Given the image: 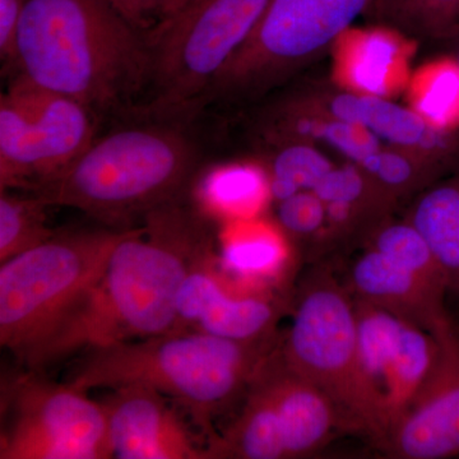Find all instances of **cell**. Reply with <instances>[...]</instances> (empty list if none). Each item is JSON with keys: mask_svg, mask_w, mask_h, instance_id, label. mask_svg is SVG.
Here are the masks:
<instances>
[{"mask_svg": "<svg viewBox=\"0 0 459 459\" xmlns=\"http://www.w3.org/2000/svg\"><path fill=\"white\" fill-rule=\"evenodd\" d=\"M210 243L184 198L147 213L20 361L39 373L78 352L172 333L181 285Z\"/></svg>", "mask_w": 459, "mask_h": 459, "instance_id": "6da1fadb", "label": "cell"}, {"mask_svg": "<svg viewBox=\"0 0 459 459\" xmlns=\"http://www.w3.org/2000/svg\"><path fill=\"white\" fill-rule=\"evenodd\" d=\"M14 74L96 115L134 111L150 89L152 45L108 0H26Z\"/></svg>", "mask_w": 459, "mask_h": 459, "instance_id": "7a4b0ae2", "label": "cell"}, {"mask_svg": "<svg viewBox=\"0 0 459 459\" xmlns=\"http://www.w3.org/2000/svg\"><path fill=\"white\" fill-rule=\"evenodd\" d=\"M184 120L138 117L96 135L82 155L33 195L82 211L113 229H129L156 208L186 198L202 164Z\"/></svg>", "mask_w": 459, "mask_h": 459, "instance_id": "3957f363", "label": "cell"}, {"mask_svg": "<svg viewBox=\"0 0 459 459\" xmlns=\"http://www.w3.org/2000/svg\"><path fill=\"white\" fill-rule=\"evenodd\" d=\"M276 347L199 333L172 332L90 350L78 360L69 385L90 389L143 385L179 402L204 429L229 409Z\"/></svg>", "mask_w": 459, "mask_h": 459, "instance_id": "277c9868", "label": "cell"}, {"mask_svg": "<svg viewBox=\"0 0 459 459\" xmlns=\"http://www.w3.org/2000/svg\"><path fill=\"white\" fill-rule=\"evenodd\" d=\"M271 0H186L152 40V75L138 117L190 122Z\"/></svg>", "mask_w": 459, "mask_h": 459, "instance_id": "5b68a950", "label": "cell"}, {"mask_svg": "<svg viewBox=\"0 0 459 459\" xmlns=\"http://www.w3.org/2000/svg\"><path fill=\"white\" fill-rule=\"evenodd\" d=\"M373 3L271 0L258 25L205 92L199 111L262 99L336 44Z\"/></svg>", "mask_w": 459, "mask_h": 459, "instance_id": "8992f818", "label": "cell"}, {"mask_svg": "<svg viewBox=\"0 0 459 459\" xmlns=\"http://www.w3.org/2000/svg\"><path fill=\"white\" fill-rule=\"evenodd\" d=\"M128 229L56 232L0 267V344L21 360L99 276Z\"/></svg>", "mask_w": 459, "mask_h": 459, "instance_id": "52a82bcc", "label": "cell"}, {"mask_svg": "<svg viewBox=\"0 0 459 459\" xmlns=\"http://www.w3.org/2000/svg\"><path fill=\"white\" fill-rule=\"evenodd\" d=\"M290 369L333 401L349 429L377 440V424L362 385L355 299L328 272L307 281L296 301L291 328L280 343Z\"/></svg>", "mask_w": 459, "mask_h": 459, "instance_id": "ba28073f", "label": "cell"}, {"mask_svg": "<svg viewBox=\"0 0 459 459\" xmlns=\"http://www.w3.org/2000/svg\"><path fill=\"white\" fill-rule=\"evenodd\" d=\"M98 115L77 100L12 74L0 98V190L35 193L96 138Z\"/></svg>", "mask_w": 459, "mask_h": 459, "instance_id": "9c48e42d", "label": "cell"}, {"mask_svg": "<svg viewBox=\"0 0 459 459\" xmlns=\"http://www.w3.org/2000/svg\"><path fill=\"white\" fill-rule=\"evenodd\" d=\"M3 386L0 459L113 458L107 412L86 391L36 371Z\"/></svg>", "mask_w": 459, "mask_h": 459, "instance_id": "30bf717a", "label": "cell"}, {"mask_svg": "<svg viewBox=\"0 0 459 459\" xmlns=\"http://www.w3.org/2000/svg\"><path fill=\"white\" fill-rule=\"evenodd\" d=\"M355 309L359 368L380 446L430 373L439 342L430 332L367 301L355 299Z\"/></svg>", "mask_w": 459, "mask_h": 459, "instance_id": "8fae6325", "label": "cell"}, {"mask_svg": "<svg viewBox=\"0 0 459 459\" xmlns=\"http://www.w3.org/2000/svg\"><path fill=\"white\" fill-rule=\"evenodd\" d=\"M431 334L439 342L437 360L380 446L392 457L443 459L459 455V333L448 319Z\"/></svg>", "mask_w": 459, "mask_h": 459, "instance_id": "7c38bea8", "label": "cell"}, {"mask_svg": "<svg viewBox=\"0 0 459 459\" xmlns=\"http://www.w3.org/2000/svg\"><path fill=\"white\" fill-rule=\"evenodd\" d=\"M277 101L301 113L358 124L388 146L412 151L444 169L458 159L457 131L434 126L412 108L386 98L344 91L305 90L287 93Z\"/></svg>", "mask_w": 459, "mask_h": 459, "instance_id": "4fadbf2b", "label": "cell"}, {"mask_svg": "<svg viewBox=\"0 0 459 459\" xmlns=\"http://www.w3.org/2000/svg\"><path fill=\"white\" fill-rule=\"evenodd\" d=\"M212 252L202 256L178 296L175 332H199L238 342L274 341L282 305L265 294L229 291Z\"/></svg>", "mask_w": 459, "mask_h": 459, "instance_id": "5bb4252c", "label": "cell"}, {"mask_svg": "<svg viewBox=\"0 0 459 459\" xmlns=\"http://www.w3.org/2000/svg\"><path fill=\"white\" fill-rule=\"evenodd\" d=\"M101 403L113 458H208L207 449L195 446L188 429L159 392L143 385L119 386Z\"/></svg>", "mask_w": 459, "mask_h": 459, "instance_id": "9a60e30c", "label": "cell"}, {"mask_svg": "<svg viewBox=\"0 0 459 459\" xmlns=\"http://www.w3.org/2000/svg\"><path fill=\"white\" fill-rule=\"evenodd\" d=\"M250 383L271 402L289 458L312 455L331 440L338 428H349L333 401L290 369L277 346L263 360Z\"/></svg>", "mask_w": 459, "mask_h": 459, "instance_id": "2e32d148", "label": "cell"}, {"mask_svg": "<svg viewBox=\"0 0 459 459\" xmlns=\"http://www.w3.org/2000/svg\"><path fill=\"white\" fill-rule=\"evenodd\" d=\"M349 290L353 298L409 320L430 333L451 319L444 307V292L369 247L350 267Z\"/></svg>", "mask_w": 459, "mask_h": 459, "instance_id": "e0dca14e", "label": "cell"}, {"mask_svg": "<svg viewBox=\"0 0 459 459\" xmlns=\"http://www.w3.org/2000/svg\"><path fill=\"white\" fill-rule=\"evenodd\" d=\"M401 33L386 27L350 32L336 41V74L351 92L386 98L402 86L407 50Z\"/></svg>", "mask_w": 459, "mask_h": 459, "instance_id": "ac0fdd59", "label": "cell"}, {"mask_svg": "<svg viewBox=\"0 0 459 459\" xmlns=\"http://www.w3.org/2000/svg\"><path fill=\"white\" fill-rule=\"evenodd\" d=\"M407 221L428 241L452 286L459 287V168L420 195Z\"/></svg>", "mask_w": 459, "mask_h": 459, "instance_id": "d6986e66", "label": "cell"}, {"mask_svg": "<svg viewBox=\"0 0 459 459\" xmlns=\"http://www.w3.org/2000/svg\"><path fill=\"white\" fill-rule=\"evenodd\" d=\"M367 16L407 38L451 40L459 32V0H374Z\"/></svg>", "mask_w": 459, "mask_h": 459, "instance_id": "ffe728a7", "label": "cell"}, {"mask_svg": "<svg viewBox=\"0 0 459 459\" xmlns=\"http://www.w3.org/2000/svg\"><path fill=\"white\" fill-rule=\"evenodd\" d=\"M365 240L367 247L377 250L437 291L446 294L452 286L448 273L428 241L407 220L404 222H382Z\"/></svg>", "mask_w": 459, "mask_h": 459, "instance_id": "44dd1931", "label": "cell"}, {"mask_svg": "<svg viewBox=\"0 0 459 459\" xmlns=\"http://www.w3.org/2000/svg\"><path fill=\"white\" fill-rule=\"evenodd\" d=\"M289 261L290 250L281 235L255 229L226 241L219 267L238 280L262 283L281 276Z\"/></svg>", "mask_w": 459, "mask_h": 459, "instance_id": "7402d4cb", "label": "cell"}, {"mask_svg": "<svg viewBox=\"0 0 459 459\" xmlns=\"http://www.w3.org/2000/svg\"><path fill=\"white\" fill-rule=\"evenodd\" d=\"M49 207L33 193L0 190V263L29 252L56 235L48 225Z\"/></svg>", "mask_w": 459, "mask_h": 459, "instance_id": "603a6c76", "label": "cell"}, {"mask_svg": "<svg viewBox=\"0 0 459 459\" xmlns=\"http://www.w3.org/2000/svg\"><path fill=\"white\" fill-rule=\"evenodd\" d=\"M268 160V190L277 202L303 190H313L334 168L307 142L273 144Z\"/></svg>", "mask_w": 459, "mask_h": 459, "instance_id": "cb8c5ba5", "label": "cell"}, {"mask_svg": "<svg viewBox=\"0 0 459 459\" xmlns=\"http://www.w3.org/2000/svg\"><path fill=\"white\" fill-rule=\"evenodd\" d=\"M411 108L440 128L459 126V69L455 60L422 69L410 90Z\"/></svg>", "mask_w": 459, "mask_h": 459, "instance_id": "d4e9b609", "label": "cell"}, {"mask_svg": "<svg viewBox=\"0 0 459 459\" xmlns=\"http://www.w3.org/2000/svg\"><path fill=\"white\" fill-rule=\"evenodd\" d=\"M358 166L394 199L425 186L444 170L419 153L394 146L380 148Z\"/></svg>", "mask_w": 459, "mask_h": 459, "instance_id": "484cf974", "label": "cell"}, {"mask_svg": "<svg viewBox=\"0 0 459 459\" xmlns=\"http://www.w3.org/2000/svg\"><path fill=\"white\" fill-rule=\"evenodd\" d=\"M277 220L292 238H318L325 228L327 211L325 202L313 190H303L279 202Z\"/></svg>", "mask_w": 459, "mask_h": 459, "instance_id": "4316f807", "label": "cell"}, {"mask_svg": "<svg viewBox=\"0 0 459 459\" xmlns=\"http://www.w3.org/2000/svg\"><path fill=\"white\" fill-rule=\"evenodd\" d=\"M267 178L250 169H234L217 175L211 184L213 201L229 211H247L258 204Z\"/></svg>", "mask_w": 459, "mask_h": 459, "instance_id": "83f0119b", "label": "cell"}, {"mask_svg": "<svg viewBox=\"0 0 459 459\" xmlns=\"http://www.w3.org/2000/svg\"><path fill=\"white\" fill-rule=\"evenodd\" d=\"M26 0H0V59L5 71H13L17 39Z\"/></svg>", "mask_w": 459, "mask_h": 459, "instance_id": "f1b7e54d", "label": "cell"}, {"mask_svg": "<svg viewBox=\"0 0 459 459\" xmlns=\"http://www.w3.org/2000/svg\"><path fill=\"white\" fill-rule=\"evenodd\" d=\"M124 20L128 21L129 11H131V0H108ZM131 25V23H129Z\"/></svg>", "mask_w": 459, "mask_h": 459, "instance_id": "f546056e", "label": "cell"}, {"mask_svg": "<svg viewBox=\"0 0 459 459\" xmlns=\"http://www.w3.org/2000/svg\"><path fill=\"white\" fill-rule=\"evenodd\" d=\"M448 41L455 42V57H453V60H455V63L457 65L459 69V32L457 35L453 36L451 40Z\"/></svg>", "mask_w": 459, "mask_h": 459, "instance_id": "4dcf8cb0", "label": "cell"}]
</instances>
